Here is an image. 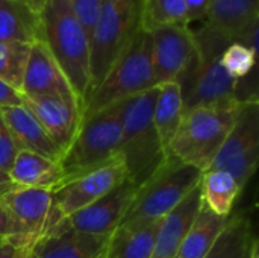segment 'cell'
Returning a JSON list of instances; mask_svg holds the SVG:
<instances>
[{
    "instance_id": "obj_37",
    "label": "cell",
    "mask_w": 259,
    "mask_h": 258,
    "mask_svg": "<svg viewBox=\"0 0 259 258\" xmlns=\"http://www.w3.org/2000/svg\"><path fill=\"white\" fill-rule=\"evenodd\" d=\"M17 2H20V3H23V5H26L29 9H32V11H33V12H36V14H39V12L42 11L44 3H46V0H17Z\"/></svg>"
},
{
    "instance_id": "obj_11",
    "label": "cell",
    "mask_w": 259,
    "mask_h": 258,
    "mask_svg": "<svg viewBox=\"0 0 259 258\" xmlns=\"http://www.w3.org/2000/svg\"><path fill=\"white\" fill-rule=\"evenodd\" d=\"M176 82L181 87L184 113L197 106H225L240 100V81L228 75L220 58H200L199 52Z\"/></svg>"
},
{
    "instance_id": "obj_26",
    "label": "cell",
    "mask_w": 259,
    "mask_h": 258,
    "mask_svg": "<svg viewBox=\"0 0 259 258\" xmlns=\"http://www.w3.org/2000/svg\"><path fill=\"white\" fill-rule=\"evenodd\" d=\"M202 202L219 216H232L234 204L241 193L238 181L225 170L205 172L200 181Z\"/></svg>"
},
{
    "instance_id": "obj_12",
    "label": "cell",
    "mask_w": 259,
    "mask_h": 258,
    "mask_svg": "<svg viewBox=\"0 0 259 258\" xmlns=\"http://www.w3.org/2000/svg\"><path fill=\"white\" fill-rule=\"evenodd\" d=\"M155 85L176 82L197 56L194 32L188 24H164L149 30Z\"/></svg>"
},
{
    "instance_id": "obj_32",
    "label": "cell",
    "mask_w": 259,
    "mask_h": 258,
    "mask_svg": "<svg viewBox=\"0 0 259 258\" xmlns=\"http://www.w3.org/2000/svg\"><path fill=\"white\" fill-rule=\"evenodd\" d=\"M32 248L14 237H0V258H29Z\"/></svg>"
},
{
    "instance_id": "obj_38",
    "label": "cell",
    "mask_w": 259,
    "mask_h": 258,
    "mask_svg": "<svg viewBox=\"0 0 259 258\" xmlns=\"http://www.w3.org/2000/svg\"><path fill=\"white\" fill-rule=\"evenodd\" d=\"M252 258H259V248H256V249H255V252H253Z\"/></svg>"
},
{
    "instance_id": "obj_17",
    "label": "cell",
    "mask_w": 259,
    "mask_h": 258,
    "mask_svg": "<svg viewBox=\"0 0 259 258\" xmlns=\"http://www.w3.org/2000/svg\"><path fill=\"white\" fill-rule=\"evenodd\" d=\"M109 236L52 230L32 248L29 258H103Z\"/></svg>"
},
{
    "instance_id": "obj_9",
    "label": "cell",
    "mask_w": 259,
    "mask_h": 258,
    "mask_svg": "<svg viewBox=\"0 0 259 258\" xmlns=\"http://www.w3.org/2000/svg\"><path fill=\"white\" fill-rule=\"evenodd\" d=\"M259 160V100H240L235 123L220 148L209 170L229 172L241 189L256 172ZM208 170V172H209Z\"/></svg>"
},
{
    "instance_id": "obj_29",
    "label": "cell",
    "mask_w": 259,
    "mask_h": 258,
    "mask_svg": "<svg viewBox=\"0 0 259 258\" xmlns=\"http://www.w3.org/2000/svg\"><path fill=\"white\" fill-rule=\"evenodd\" d=\"M256 53L244 44L232 43L225 49L220 56V64L228 71L229 76L240 81L246 78L255 67Z\"/></svg>"
},
{
    "instance_id": "obj_36",
    "label": "cell",
    "mask_w": 259,
    "mask_h": 258,
    "mask_svg": "<svg viewBox=\"0 0 259 258\" xmlns=\"http://www.w3.org/2000/svg\"><path fill=\"white\" fill-rule=\"evenodd\" d=\"M14 187H17V186L11 181L9 175L6 172L0 170V195L8 192V190H11V189H14Z\"/></svg>"
},
{
    "instance_id": "obj_5",
    "label": "cell",
    "mask_w": 259,
    "mask_h": 258,
    "mask_svg": "<svg viewBox=\"0 0 259 258\" xmlns=\"http://www.w3.org/2000/svg\"><path fill=\"white\" fill-rule=\"evenodd\" d=\"M143 0H105L90 35L91 93L143 27ZM90 93V96H91Z\"/></svg>"
},
{
    "instance_id": "obj_27",
    "label": "cell",
    "mask_w": 259,
    "mask_h": 258,
    "mask_svg": "<svg viewBox=\"0 0 259 258\" xmlns=\"http://www.w3.org/2000/svg\"><path fill=\"white\" fill-rule=\"evenodd\" d=\"M30 53V44L0 43V81L21 93L23 76Z\"/></svg>"
},
{
    "instance_id": "obj_22",
    "label": "cell",
    "mask_w": 259,
    "mask_h": 258,
    "mask_svg": "<svg viewBox=\"0 0 259 258\" xmlns=\"http://www.w3.org/2000/svg\"><path fill=\"white\" fill-rule=\"evenodd\" d=\"M42 40L39 14L17 0H0V43L32 44Z\"/></svg>"
},
{
    "instance_id": "obj_10",
    "label": "cell",
    "mask_w": 259,
    "mask_h": 258,
    "mask_svg": "<svg viewBox=\"0 0 259 258\" xmlns=\"http://www.w3.org/2000/svg\"><path fill=\"white\" fill-rule=\"evenodd\" d=\"M127 178L126 167L118 155L111 163L77 176L52 192V208L46 233L62 219L83 210L103 198ZM44 233V234H46Z\"/></svg>"
},
{
    "instance_id": "obj_15",
    "label": "cell",
    "mask_w": 259,
    "mask_h": 258,
    "mask_svg": "<svg viewBox=\"0 0 259 258\" xmlns=\"http://www.w3.org/2000/svg\"><path fill=\"white\" fill-rule=\"evenodd\" d=\"M21 94L29 97L52 96L82 105L74 94L68 79L52 56L42 40L30 44V53L23 76Z\"/></svg>"
},
{
    "instance_id": "obj_30",
    "label": "cell",
    "mask_w": 259,
    "mask_h": 258,
    "mask_svg": "<svg viewBox=\"0 0 259 258\" xmlns=\"http://www.w3.org/2000/svg\"><path fill=\"white\" fill-rule=\"evenodd\" d=\"M70 6L77 18V21L80 23V26L83 27V30L88 35H91V30L97 21L99 12L102 9V5L105 0H68Z\"/></svg>"
},
{
    "instance_id": "obj_28",
    "label": "cell",
    "mask_w": 259,
    "mask_h": 258,
    "mask_svg": "<svg viewBox=\"0 0 259 258\" xmlns=\"http://www.w3.org/2000/svg\"><path fill=\"white\" fill-rule=\"evenodd\" d=\"M141 23L146 30L164 24H188L185 0H143Z\"/></svg>"
},
{
    "instance_id": "obj_14",
    "label": "cell",
    "mask_w": 259,
    "mask_h": 258,
    "mask_svg": "<svg viewBox=\"0 0 259 258\" xmlns=\"http://www.w3.org/2000/svg\"><path fill=\"white\" fill-rule=\"evenodd\" d=\"M0 202L18 230V240L33 248L44 236L52 208V192L14 187L0 195Z\"/></svg>"
},
{
    "instance_id": "obj_25",
    "label": "cell",
    "mask_w": 259,
    "mask_h": 258,
    "mask_svg": "<svg viewBox=\"0 0 259 258\" xmlns=\"http://www.w3.org/2000/svg\"><path fill=\"white\" fill-rule=\"evenodd\" d=\"M161 222L140 227H118L109 237L103 258H150Z\"/></svg>"
},
{
    "instance_id": "obj_35",
    "label": "cell",
    "mask_w": 259,
    "mask_h": 258,
    "mask_svg": "<svg viewBox=\"0 0 259 258\" xmlns=\"http://www.w3.org/2000/svg\"><path fill=\"white\" fill-rule=\"evenodd\" d=\"M0 237H14L18 240V230L11 214L0 202ZM23 243V242H21Z\"/></svg>"
},
{
    "instance_id": "obj_3",
    "label": "cell",
    "mask_w": 259,
    "mask_h": 258,
    "mask_svg": "<svg viewBox=\"0 0 259 258\" xmlns=\"http://www.w3.org/2000/svg\"><path fill=\"white\" fill-rule=\"evenodd\" d=\"M238 103L240 100L225 106H197L185 111L167 157L208 172L235 123Z\"/></svg>"
},
{
    "instance_id": "obj_23",
    "label": "cell",
    "mask_w": 259,
    "mask_h": 258,
    "mask_svg": "<svg viewBox=\"0 0 259 258\" xmlns=\"http://www.w3.org/2000/svg\"><path fill=\"white\" fill-rule=\"evenodd\" d=\"M256 248L259 245L250 219L235 214L229 217L225 231L205 258H252Z\"/></svg>"
},
{
    "instance_id": "obj_2",
    "label": "cell",
    "mask_w": 259,
    "mask_h": 258,
    "mask_svg": "<svg viewBox=\"0 0 259 258\" xmlns=\"http://www.w3.org/2000/svg\"><path fill=\"white\" fill-rule=\"evenodd\" d=\"M158 87L117 102L121 119V141L118 154L126 167L127 179L141 187L165 161L153 123V106Z\"/></svg>"
},
{
    "instance_id": "obj_6",
    "label": "cell",
    "mask_w": 259,
    "mask_h": 258,
    "mask_svg": "<svg viewBox=\"0 0 259 258\" xmlns=\"http://www.w3.org/2000/svg\"><path fill=\"white\" fill-rule=\"evenodd\" d=\"M153 87L156 85L152 67V40L149 30L141 27L100 85L88 97L82 122L120 100Z\"/></svg>"
},
{
    "instance_id": "obj_13",
    "label": "cell",
    "mask_w": 259,
    "mask_h": 258,
    "mask_svg": "<svg viewBox=\"0 0 259 258\" xmlns=\"http://www.w3.org/2000/svg\"><path fill=\"white\" fill-rule=\"evenodd\" d=\"M137 193V186L127 178L106 193L99 201L85 207L83 210L62 219L52 230H73L94 236H109L121 224L127 208L131 207ZM47 231V233H49Z\"/></svg>"
},
{
    "instance_id": "obj_1",
    "label": "cell",
    "mask_w": 259,
    "mask_h": 258,
    "mask_svg": "<svg viewBox=\"0 0 259 258\" xmlns=\"http://www.w3.org/2000/svg\"><path fill=\"white\" fill-rule=\"evenodd\" d=\"M42 41L68 79L82 105L91 93L90 40L68 0H46L39 12Z\"/></svg>"
},
{
    "instance_id": "obj_16",
    "label": "cell",
    "mask_w": 259,
    "mask_h": 258,
    "mask_svg": "<svg viewBox=\"0 0 259 258\" xmlns=\"http://www.w3.org/2000/svg\"><path fill=\"white\" fill-rule=\"evenodd\" d=\"M21 105L33 114V117L39 122L42 129L64 155L82 125L80 106L74 102L52 96H23Z\"/></svg>"
},
{
    "instance_id": "obj_31",
    "label": "cell",
    "mask_w": 259,
    "mask_h": 258,
    "mask_svg": "<svg viewBox=\"0 0 259 258\" xmlns=\"http://www.w3.org/2000/svg\"><path fill=\"white\" fill-rule=\"evenodd\" d=\"M17 154H18V148L6 126L3 117L0 116V170L8 173Z\"/></svg>"
},
{
    "instance_id": "obj_33",
    "label": "cell",
    "mask_w": 259,
    "mask_h": 258,
    "mask_svg": "<svg viewBox=\"0 0 259 258\" xmlns=\"http://www.w3.org/2000/svg\"><path fill=\"white\" fill-rule=\"evenodd\" d=\"M212 0H185L188 23L196 20H203Z\"/></svg>"
},
{
    "instance_id": "obj_21",
    "label": "cell",
    "mask_w": 259,
    "mask_h": 258,
    "mask_svg": "<svg viewBox=\"0 0 259 258\" xmlns=\"http://www.w3.org/2000/svg\"><path fill=\"white\" fill-rule=\"evenodd\" d=\"M231 217V216H229ZM229 217L219 216L203 202L182 239L176 258H205L225 231Z\"/></svg>"
},
{
    "instance_id": "obj_7",
    "label": "cell",
    "mask_w": 259,
    "mask_h": 258,
    "mask_svg": "<svg viewBox=\"0 0 259 258\" xmlns=\"http://www.w3.org/2000/svg\"><path fill=\"white\" fill-rule=\"evenodd\" d=\"M120 141L121 119L117 103L82 122L73 143L59 161L64 173L61 186L115 160L120 155Z\"/></svg>"
},
{
    "instance_id": "obj_8",
    "label": "cell",
    "mask_w": 259,
    "mask_h": 258,
    "mask_svg": "<svg viewBox=\"0 0 259 258\" xmlns=\"http://www.w3.org/2000/svg\"><path fill=\"white\" fill-rule=\"evenodd\" d=\"M258 0H212L203 26L194 32L200 58H220L240 43L258 53Z\"/></svg>"
},
{
    "instance_id": "obj_34",
    "label": "cell",
    "mask_w": 259,
    "mask_h": 258,
    "mask_svg": "<svg viewBox=\"0 0 259 258\" xmlns=\"http://www.w3.org/2000/svg\"><path fill=\"white\" fill-rule=\"evenodd\" d=\"M23 103V96L20 91L14 90L3 81H0V108L3 106H15Z\"/></svg>"
},
{
    "instance_id": "obj_20",
    "label": "cell",
    "mask_w": 259,
    "mask_h": 258,
    "mask_svg": "<svg viewBox=\"0 0 259 258\" xmlns=\"http://www.w3.org/2000/svg\"><path fill=\"white\" fill-rule=\"evenodd\" d=\"M8 175L17 187L47 192L56 190L64 179L59 161L27 151H18Z\"/></svg>"
},
{
    "instance_id": "obj_19",
    "label": "cell",
    "mask_w": 259,
    "mask_h": 258,
    "mask_svg": "<svg viewBox=\"0 0 259 258\" xmlns=\"http://www.w3.org/2000/svg\"><path fill=\"white\" fill-rule=\"evenodd\" d=\"M202 205V189L197 184L187 198L159 224L150 258H176L184 236Z\"/></svg>"
},
{
    "instance_id": "obj_18",
    "label": "cell",
    "mask_w": 259,
    "mask_h": 258,
    "mask_svg": "<svg viewBox=\"0 0 259 258\" xmlns=\"http://www.w3.org/2000/svg\"><path fill=\"white\" fill-rule=\"evenodd\" d=\"M0 116L3 117L18 151H27L55 161H61L62 151L53 143L26 106H3L0 108Z\"/></svg>"
},
{
    "instance_id": "obj_24",
    "label": "cell",
    "mask_w": 259,
    "mask_h": 258,
    "mask_svg": "<svg viewBox=\"0 0 259 258\" xmlns=\"http://www.w3.org/2000/svg\"><path fill=\"white\" fill-rule=\"evenodd\" d=\"M182 116L184 106L179 84L165 82L158 85V96L153 106V123L165 154L181 125Z\"/></svg>"
},
{
    "instance_id": "obj_4",
    "label": "cell",
    "mask_w": 259,
    "mask_h": 258,
    "mask_svg": "<svg viewBox=\"0 0 259 258\" xmlns=\"http://www.w3.org/2000/svg\"><path fill=\"white\" fill-rule=\"evenodd\" d=\"M203 172L199 169L168 155L164 164L137 189L135 198L118 227L140 228L161 222L200 184Z\"/></svg>"
}]
</instances>
